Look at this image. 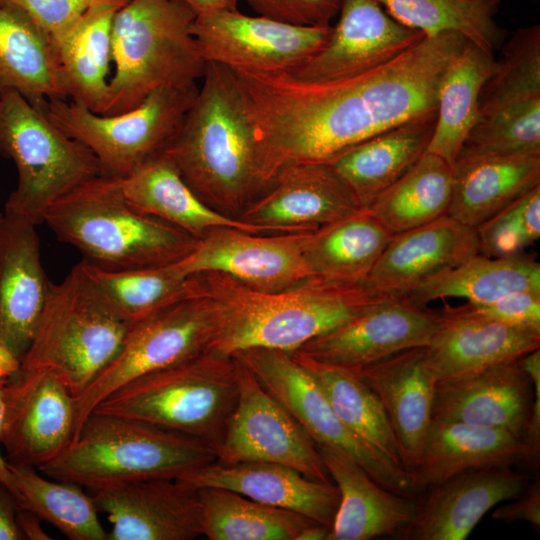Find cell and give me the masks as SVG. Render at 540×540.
<instances>
[{
    "mask_svg": "<svg viewBox=\"0 0 540 540\" xmlns=\"http://www.w3.org/2000/svg\"><path fill=\"white\" fill-rule=\"evenodd\" d=\"M468 42L456 32L424 37L378 67L326 82L299 81L287 72L231 70L254 128L266 187L289 164L327 162L435 111L441 77Z\"/></svg>",
    "mask_w": 540,
    "mask_h": 540,
    "instance_id": "6da1fadb",
    "label": "cell"
},
{
    "mask_svg": "<svg viewBox=\"0 0 540 540\" xmlns=\"http://www.w3.org/2000/svg\"><path fill=\"white\" fill-rule=\"evenodd\" d=\"M195 296L208 303L214 331L208 350L231 357L249 348L293 352L394 295L366 283L310 278L281 291H261L217 272L193 274Z\"/></svg>",
    "mask_w": 540,
    "mask_h": 540,
    "instance_id": "7a4b0ae2",
    "label": "cell"
},
{
    "mask_svg": "<svg viewBox=\"0 0 540 540\" xmlns=\"http://www.w3.org/2000/svg\"><path fill=\"white\" fill-rule=\"evenodd\" d=\"M197 96L162 153L207 205L245 209L266 189L254 128L232 71L207 62Z\"/></svg>",
    "mask_w": 540,
    "mask_h": 540,
    "instance_id": "3957f363",
    "label": "cell"
},
{
    "mask_svg": "<svg viewBox=\"0 0 540 540\" xmlns=\"http://www.w3.org/2000/svg\"><path fill=\"white\" fill-rule=\"evenodd\" d=\"M217 460L208 443L142 420L91 411L75 439L38 470L91 490L178 478Z\"/></svg>",
    "mask_w": 540,
    "mask_h": 540,
    "instance_id": "277c9868",
    "label": "cell"
},
{
    "mask_svg": "<svg viewBox=\"0 0 540 540\" xmlns=\"http://www.w3.org/2000/svg\"><path fill=\"white\" fill-rule=\"evenodd\" d=\"M195 17L181 0H128L117 10L111 29L115 72L100 115L126 112L159 88L202 79L207 62L191 31Z\"/></svg>",
    "mask_w": 540,
    "mask_h": 540,
    "instance_id": "5b68a950",
    "label": "cell"
},
{
    "mask_svg": "<svg viewBox=\"0 0 540 540\" xmlns=\"http://www.w3.org/2000/svg\"><path fill=\"white\" fill-rule=\"evenodd\" d=\"M43 222L84 260L111 270L174 263L197 242L189 233L129 205L98 176L55 201Z\"/></svg>",
    "mask_w": 540,
    "mask_h": 540,
    "instance_id": "8992f818",
    "label": "cell"
},
{
    "mask_svg": "<svg viewBox=\"0 0 540 540\" xmlns=\"http://www.w3.org/2000/svg\"><path fill=\"white\" fill-rule=\"evenodd\" d=\"M237 396L235 359L206 350L126 383L93 410L185 434L217 451Z\"/></svg>",
    "mask_w": 540,
    "mask_h": 540,
    "instance_id": "52a82bcc",
    "label": "cell"
},
{
    "mask_svg": "<svg viewBox=\"0 0 540 540\" xmlns=\"http://www.w3.org/2000/svg\"><path fill=\"white\" fill-rule=\"evenodd\" d=\"M130 327L77 264L63 281L50 283L20 366L52 370L77 397L116 358Z\"/></svg>",
    "mask_w": 540,
    "mask_h": 540,
    "instance_id": "ba28073f",
    "label": "cell"
},
{
    "mask_svg": "<svg viewBox=\"0 0 540 540\" xmlns=\"http://www.w3.org/2000/svg\"><path fill=\"white\" fill-rule=\"evenodd\" d=\"M0 154L13 160L17 185L5 209L36 225L58 199L102 175L95 155L22 95L0 96Z\"/></svg>",
    "mask_w": 540,
    "mask_h": 540,
    "instance_id": "9c48e42d",
    "label": "cell"
},
{
    "mask_svg": "<svg viewBox=\"0 0 540 540\" xmlns=\"http://www.w3.org/2000/svg\"><path fill=\"white\" fill-rule=\"evenodd\" d=\"M199 85L162 87L137 107L100 115L71 100L52 99L39 109L97 158L101 176L124 177L162 155L194 102Z\"/></svg>",
    "mask_w": 540,
    "mask_h": 540,
    "instance_id": "30bf717a",
    "label": "cell"
},
{
    "mask_svg": "<svg viewBox=\"0 0 540 540\" xmlns=\"http://www.w3.org/2000/svg\"><path fill=\"white\" fill-rule=\"evenodd\" d=\"M232 357L254 374L316 445L346 453L386 489L415 498L409 472L353 433L338 418L318 382L291 352L255 347Z\"/></svg>",
    "mask_w": 540,
    "mask_h": 540,
    "instance_id": "8fae6325",
    "label": "cell"
},
{
    "mask_svg": "<svg viewBox=\"0 0 540 540\" xmlns=\"http://www.w3.org/2000/svg\"><path fill=\"white\" fill-rule=\"evenodd\" d=\"M213 331L211 309L200 296L171 304L133 323L116 358L75 397L76 435L104 398L142 375L208 350Z\"/></svg>",
    "mask_w": 540,
    "mask_h": 540,
    "instance_id": "7c38bea8",
    "label": "cell"
},
{
    "mask_svg": "<svg viewBox=\"0 0 540 540\" xmlns=\"http://www.w3.org/2000/svg\"><path fill=\"white\" fill-rule=\"evenodd\" d=\"M234 359L238 396L216 461L281 464L310 479L331 482L315 442L254 374Z\"/></svg>",
    "mask_w": 540,
    "mask_h": 540,
    "instance_id": "4fadbf2b",
    "label": "cell"
},
{
    "mask_svg": "<svg viewBox=\"0 0 540 540\" xmlns=\"http://www.w3.org/2000/svg\"><path fill=\"white\" fill-rule=\"evenodd\" d=\"M75 395L52 370L19 368L3 387L0 445L7 461L39 469L62 454L76 435Z\"/></svg>",
    "mask_w": 540,
    "mask_h": 540,
    "instance_id": "5bb4252c",
    "label": "cell"
},
{
    "mask_svg": "<svg viewBox=\"0 0 540 540\" xmlns=\"http://www.w3.org/2000/svg\"><path fill=\"white\" fill-rule=\"evenodd\" d=\"M191 31L206 62L230 70L288 72L326 43L331 26H302L236 10L196 15Z\"/></svg>",
    "mask_w": 540,
    "mask_h": 540,
    "instance_id": "9a60e30c",
    "label": "cell"
},
{
    "mask_svg": "<svg viewBox=\"0 0 540 540\" xmlns=\"http://www.w3.org/2000/svg\"><path fill=\"white\" fill-rule=\"evenodd\" d=\"M311 232L258 236L217 228L198 238L192 250L171 265L184 276L217 272L257 290L281 291L314 277L304 255Z\"/></svg>",
    "mask_w": 540,
    "mask_h": 540,
    "instance_id": "2e32d148",
    "label": "cell"
},
{
    "mask_svg": "<svg viewBox=\"0 0 540 540\" xmlns=\"http://www.w3.org/2000/svg\"><path fill=\"white\" fill-rule=\"evenodd\" d=\"M439 322V312L414 304L406 295H391L296 351L358 369L407 349L426 347Z\"/></svg>",
    "mask_w": 540,
    "mask_h": 540,
    "instance_id": "e0dca14e",
    "label": "cell"
},
{
    "mask_svg": "<svg viewBox=\"0 0 540 540\" xmlns=\"http://www.w3.org/2000/svg\"><path fill=\"white\" fill-rule=\"evenodd\" d=\"M339 19L323 47L287 73L326 82L378 67L425 36L393 19L376 0H342Z\"/></svg>",
    "mask_w": 540,
    "mask_h": 540,
    "instance_id": "ac0fdd59",
    "label": "cell"
},
{
    "mask_svg": "<svg viewBox=\"0 0 540 540\" xmlns=\"http://www.w3.org/2000/svg\"><path fill=\"white\" fill-rule=\"evenodd\" d=\"M362 208L327 162H299L278 171L239 219L268 232L315 231Z\"/></svg>",
    "mask_w": 540,
    "mask_h": 540,
    "instance_id": "d6986e66",
    "label": "cell"
},
{
    "mask_svg": "<svg viewBox=\"0 0 540 540\" xmlns=\"http://www.w3.org/2000/svg\"><path fill=\"white\" fill-rule=\"evenodd\" d=\"M112 527L107 540H192L201 536L197 490L178 478H156L93 489Z\"/></svg>",
    "mask_w": 540,
    "mask_h": 540,
    "instance_id": "ffe728a7",
    "label": "cell"
},
{
    "mask_svg": "<svg viewBox=\"0 0 540 540\" xmlns=\"http://www.w3.org/2000/svg\"><path fill=\"white\" fill-rule=\"evenodd\" d=\"M429 344L426 366L437 381L517 361L539 349L540 331L484 314L472 304L445 306Z\"/></svg>",
    "mask_w": 540,
    "mask_h": 540,
    "instance_id": "44dd1931",
    "label": "cell"
},
{
    "mask_svg": "<svg viewBox=\"0 0 540 540\" xmlns=\"http://www.w3.org/2000/svg\"><path fill=\"white\" fill-rule=\"evenodd\" d=\"M529 475L511 465L470 469L426 490L401 539L464 540L495 505L518 497Z\"/></svg>",
    "mask_w": 540,
    "mask_h": 540,
    "instance_id": "7402d4cb",
    "label": "cell"
},
{
    "mask_svg": "<svg viewBox=\"0 0 540 540\" xmlns=\"http://www.w3.org/2000/svg\"><path fill=\"white\" fill-rule=\"evenodd\" d=\"M532 401V381L517 360L437 381L431 416L505 430L522 439Z\"/></svg>",
    "mask_w": 540,
    "mask_h": 540,
    "instance_id": "603a6c76",
    "label": "cell"
},
{
    "mask_svg": "<svg viewBox=\"0 0 540 540\" xmlns=\"http://www.w3.org/2000/svg\"><path fill=\"white\" fill-rule=\"evenodd\" d=\"M36 227L7 210L0 222V344L20 360L34 337L51 283L41 263Z\"/></svg>",
    "mask_w": 540,
    "mask_h": 540,
    "instance_id": "cb8c5ba5",
    "label": "cell"
},
{
    "mask_svg": "<svg viewBox=\"0 0 540 540\" xmlns=\"http://www.w3.org/2000/svg\"><path fill=\"white\" fill-rule=\"evenodd\" d=\"M194 489L218 487L260 503L289 510L332 527L340 493L332 482L310 479L281 464L214 461L178 477Z\"/></svg>",
    "mask_w": 540,
    "mask_h": 540,
    "instance_id": "d4e9b609",
    "label": "cell"
},
{
    "mask_svg": "<svg viewBox=\"0 0 540 540\" xmlns=\"http://www.w3.org/2000/svg\"><path fill=\"white\" fill-rule=\"evenodd\" d=\"M478 253L475 228L444 215L393 235L365 283L381 293L405 295L431 276Z\"/></svg>",
    "mask_w": 540,
    "mask_h": 540,
    "instance_id": "484cf974",
    "label": "cell"
},
{
    "mask_svg": "<svg viewBox=\"0 0 540 540\" xmlns=\"http://www.w3.org/2000/svg\"><path fill=\"white\" fill-rule=\"evenodd\" d=\"M353 370L378 396L395 434L402 465L410 474L432 421L436 380L426 366L424 347Z\"/></svg>",
    "mask_w": 540,
    "mask_h": 540,
    "instance_id": "4316f807",
    "label": "cell"
},
{
    "mask_svg": "<svg viewBox=\"0 0 540 540\" xmlns=\"http://www.w3.org/2000/svg\"><path fill=\"white\" fill-rule=\"evenodd\" d=\"M316 446L340 493L328 540L400 538L415 517L416 499L386 489L346 453Z\"/></svg>",
    "mask_w": 540,
    "mask_h": 540,
    "instance_id": "83f0119b",
    "label": "cell"
},
{
    "mask_svg": "<svg viewBox=\"0 0 540 540\" xmlns=\"http://www.w3.org/2000/svg\"><path fill=\"white\" fill-rule=\"evenodd\" d=\"M436 110L381 132L327 161L367 209L387 188L406 174L427 151Z\"/></svg>",
    "mask_w": 540,
    "mask_h": 540,
    "instance_id": "f1b7e54d",
    "label": "cell"
},
{
    "mask_svg": "<svg viewBox=\"0 0 540 540\" xmlns=\"http://www.w3.org/2000/svg\"><path fill=\"white\" fill-rule=\"evenodd\" d=\"M107 178L129 205L197 239L217 228H233L255 234L268 232L207 205L162 155L127 176Z\"/></svg>",
    "mask_w": 540,
    "mask_h": 540,
    "instance_id": "f546056e",
    "label": "cell"
},
{
    "mask_svg": "<svg viewBox=\"0 0 540 540\" xmlns=\"http://www.w3.org/2000/svg\"><path fill=\"white\" fill-rule=\"evenodd\" d=\"M521 438L501 429L431 421L420 455L410 472L416 494L470 469L524 461Z\"/></svg>",
    "mask_w": 540,
    "mask_h": 540,
    "instance_id": "4dcf8cb0",
    "label": "cell"
},
{
    "mask_svg": "<svg viewBox=\"0 0 540 540\" xmlns=\"http://www.w3.org/2000/svg\"><path fill=\"white\" fill-rule=\"evenodd\" d=\"M540 186V154L457 159L448 214L476 228Z\"/></svg>",
    "mask_w": 540,
    "mask_h": 540,
    "instance_id": "1f68e13d",
    "label": "cell"
},
{
    "mask_svg": "<svg viewBox=\"0 0 540 540\" xmlns=\"http://www.w3.org/2000/svg\"><path fill=\"white\" fill-rule=\"evenodd\" d=\"M6 91L35 108L68 100L51 38L19 8L0 0V96Z\"/></svg>",
    "mask_w": 540,
    "mask_h": 540,
    "instance_id": "d6a6232c",
    "label": "cell"
},
{
    "mask_svg": "<svg viewBox=\"0 0 540 540\" xmlns=\"http://www.w3.org/2000/svg\"><path fill=\"white\" fill-rule=\"evenodd\" d=\"M128 1L91 6L54 43L68 100L101 114L108 91L111 29L115 13Z\"/></svg>",
    "mask_w": 540,
    "mask_h": 540,
    "instance_id": "836d02e7",
    "label": "cell"
},
{
    "mask_svg": "<svg viewBox=\"0 0 540 540\" xmlns=\"http://www.w3.org/2000/svg\"><path fill=\"white\" fill-rule=\"evenodd\" d=\"M530 289L540 290V264L533 257L523 253L510 257L478 253L431 276L405 295L419 306L449 297L483 305L510 292Z\"/></svg>",
    "mask_w": 540,
    "mask_h": 540,
    "instance_id": "e575fe53",
    "label": "cell"
},
{
    "mask_svg": "<svg viewBox=\"0 0 540 540\" xmlns=\"http://www.w3.org/2000/svg\"><path fill=\"white\" fill-rule=\"evenodd\" d=\"M392 234L366 209L312 231L304 255L314 277L365 283Z\"/></svg>",
    "mask_w": 540,
    "mask_h": 540,
    "instance_id": "d590c367",
    "label": "cell"
},
{
    "mask_svg": "<svg viewBox=\"0 0 540 540\" xmlns=\"http://www.w3.org/2000/svg\"><path fill=\"white\" fill-rule=\"evenodd\" d=\"M495 66L494 56L470 42L450 62L438 86L436 121L428 152L454 164L478 120L480 93Z\"/></svg>",
    "mask_w": 540,
    "mask_h": 540,
    "instance_id": "8d00e7d4",
    "label": "cell"
},
{
    "mask_svg": "<svg viewBox=\"0 0 540 540\" xmlns=\"http://www.w3.org/2000/svg\"><path fill=\"white\" fill-rule=\"evenodd\" d=\"M293 357L315 378L338 418L386 458L403 467L399 446L375 392L350 368L323 362L300 352Z\"/></svg>",
    "mask_w": 540,
    "mask_h": 540,
    "instance_id": "74e56055",
    "label": "cell"
},
{
    "mask_svg": "<svg viewBox=\"0 0 540 540\" xmlns=\"http://www.w3.org/2000/svg\"><path fill=\"white\" fill-rule=\"evenodd\" d=\"M451 195L452 165L426 151L366 210L395 235L447 215Z\"/></svg>",
    "mask_w": 540,
    "mask_h": 540,
    "instance_id": "f35d334b",
    "label": "cell"
},
{
    "mask_svg": "<svg viewBox=\"0 0 540 540\" xmlns=\"http://www.w3.org/2000/svg\"><path fill=\"white\" fill-rule=\"evenodd\" d=\"M201 535L209 540H296L315 521L232 490L198 488ZM318 523V522H317Z\"/></svg>",
    "mask_w": 540,
    "mask_h": 540,
    "instance_id": "ab89813d",
    "label": "cell"
},
{
    "mask_svg": "<svg viewBox=\"0 0 540 540\" xmlns=\"http://www.w3.org/2000/svg\"><path fill=\"white\" fill-rule=\"evenodd\" d=\"M18 507L26 509L71 540H107L94 500L82 486L53 479L37 468L9 463Z\"/></svg>",
    "mask_w": 540,
    "mask_h": 540,
    "instance_id": "60d3db41",
    "label": "cell"
},
{
    "mask_svg": "<svg viewBox=\"0 0 540 540\" xmlns=\"http://www.w3.org/2000/svg\"><path fill=\"white\" fill-rule=\"evenodd\" d=\"M79 265L131 325L171 304L195 297L194 276L180 274L171 264L132 270L105 269L85 260Z\"/></svg>",
    "mask_w": 540,
    "mask_h": 540,
    "instance_id": "b9f144b4",
    "label": "cell"
},
{
    "mask_svg": "<svg viewBox=\"0 0 540 540\" xmlns=\"http://www.w3.org/2000/svg\"><path fill=\"white\" fill-rule=\"evenodd\" d=\"M402 25L425 37L456 32L485 53L494 56L505 31L493 18L495 8L477 0H376Z\"/></svg>",
    "mask_w": 540,
    "mask_h": 540,
    "instance_id": "7bdbcfd3",
    "label": "cell"
},
{
    "mask_svg": "<svg viewBox=\"0 0 540 540\" xmlns=\"http://www.w3.org/2000/svg\"><path fill=\"white\" fill-rule=\"evenodd\" d=\"M536 107H540L539 24L519 28L502 44L501 58L480 93L479 117Z\"/></svg>",
    "mask_w": 540,
    "mask_h": 540,
    "instance_id": "ee69618b",
    "label": "cell"
},
{
    "mask_svg": "<svg viewBox=\"0 0 540 540\" xmlns=\"http://www.w3.org/2000/svg\"><path fill=\"white\" fill-rule=\"evenodd\" d=\"M480 253L510 257L540 237V186L535 187L475 228Z\"/></svg>",
    "mask_w": 540,
    "mask_h": 540,
    "instance_id": "f6af8a7d",
    "label": "cell"
},
{
    "mask_svg": "<svg viewBox=\"0 0 540 540\" xmlns=\"http://www.w3.org/2000/svg\"><path fill=\"white\" fill-rule=\"evenodd\" d=\"M23 11L55 42L93 5L128 0H3Z\"/></svg>",
    "mask_w": 540,
    "mask_h": 540,
    "instance_id": "bcb514c9",
    "label": "cell"
},
{
    "mask_svg": "<svg viewBox=\"0 0 540 540\" xmlns=\"http://www.w3.org/2000/svg\"><path fill=\"white\" fill-rule=\"evenodd\" d=\"M257 13L276 21L302 26H329L342 0H247Z\"/></svg>",
    "mask_w": 540,
    "mask_h": 540,
    "instance_id": "7dc6e473",
    "label": "cell"
},
{
    "mask_svg": "<svg viewBox=\"0 0 540 540\" xmlns=\"http://www.w3.org/2000/svg\"><path fill=\"white\" fill-rule=\"evenodd\" d=\"M472 305L501 321L540 331V290L514 291L491 303Z\"/></svg>",
    "mask_w": 540,
    "mask_h": 540,
    "instance_id": "c3c4849f",
    "label": "cell"
},
{
    "mask_svg": "<svg viewBox=\"0 0 540 540\" xmlns=\"http://www.w3.org/2000/svg\"><path fill=\"white\" fill-rule=\"evenodd\" d=\"M519 363L529 375L533 386L531 411L522 436L526 448L523 462L536 468L540 455V350L526 354L519 359Z\"/></svg>",
    "mask_w": 540,
    "mask_h": 540,
    "instance_id": "681fc988",
    "label": "cell"
},
{
    "mask_svg": "<svg viewBox=\"0 0 540 540\" xmlns=\"http://www.w3.org/2000/svg\"><path fill=\"white\" fill-rule=\"evenodd\" d=\"M510 502L499 506L492 517L503 522L525 521L540 530V479L528 483L524 491Z\"/></svg>",
    "mask_w": 540,
    "mask_h": 540,
    "instance_id": "f907efd6",
    "label": "cell"
},
{
    "mask_svg": "<svg viewBox=\"0 0 540 540\" xmlns=\"http://www.w3.org/2000/svg\"><path fill=\"white\" fill-rule=\"evenodd\" d=\"M17 499L0 480V540H24L17 525Z\"/></svg>",
    "mask_w": 540,
    "mask_h": 540,
    "instance_id": "816d5d0a",
    "label": "cell"
},
{
    "mask_svg": "<svg viewBox=\"0 0 540 540\" xmlns=\"http://www.w3.org/2000/svg\"><path fill=\"white\" fill-rule=\"evenodd\" d=\"M17 525L24 537L29 540H48L49 535L42 528V520L32 512L18 507L16 516Z\"/></svg>",
    "mask_w": 540,
    "mask_h": 540,
    "instance_id": "f5cc1de1",
    "label": "cell"
},
{
    "mask_svg": "<svg viewBox=\"0 0 540 540\" xmlns=\"http://www.w3.org/2000/svg\"><path fill=\"white\" fill-rule=\"evenodd\" d=\"M187 4L196 15L222 11L236 10L239 0H181Z\"/></svg>",
    "mask_w": 540,
    "mask_h": 540,
    "instance_id": "db71d44e",
    "label": "cell"
},
{
    "mask_svg": "<svg viewBox=\"0 0 540 540\" xmlns=\"http://www.w3.org/2000/svg\"><path fill=\"white\" fill-rule=\"evenodd\" d=\"M6 379L7 378L0 379V433H1L2 421H3V387H4V383ZM0 480L12 491V493L15 496V488L13 485L12 474L9 469L8 461L4 458L1 451H0Z\"/></svg>",
    "mask_w": 540,
    "mask_h": 540,
    "instance_id": "11a10c76",
    "label": "cell"
},
{
    "mask_svg": "<svg viewBox=\"0 0 540 540\" xmlns=\"http://www.w3.org/2000/svg\"><path fill=\"white\" fill-rule=\"evenodd\" d=\"M20 365V359L5 345L0 344V379L10 377Z\"/></svg>",
    "mask_w": 540,
    "mask_h": 540,
    "instance_id": "9f6ffc18",
    "label": "cell"
},
{
    "mask_svg": "<svg viewBox=\"0 0 540 540\" xmlns=\"http://www.w3.org/2000/svg\"><path fill=\"white\" fill-rule=\"evenodd\" d=\"M331 528L321 523H312L305 527L296 540H328Z\"/></svg>",
    "mask_w": 540,
    "mask_h": 540,
    "instance_id": "6f0895ef",
    "label": "cell"
},
{
    "mask_svg": "<svg viewBox=\"0 0 540 540\" xmlns=\"http://www.w3.org/2000/svg\"><path fill=\"white\" fill-rule=\"evenodd\" d=\"M479 2H482L492 8H495L496 5L501 1V0H477Z\"/></svg>",
    "mask_w": 540,
    "mask_h": 540,
    "instance_id": "680465c9",
    "label": "cell"
},
{
    "mask_svg": "<svg viewBox=\"0 0 540 540\" xmlns=\"http://www.w3.org/2000/svg\"><path fill=\"white\" fill-rule=\"evenodd\" d=\"M3 213L0 212V222L2 220Z\"/></svg>",
    "mask_w": 540,
    "mask_h": 540,
    "instance_id": "91938a15",
    "label": "cell"
}]
</instances>
